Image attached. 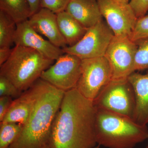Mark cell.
I'll return each instance as SVG.
<instances>
[{
    "instance_id": "1",
    "label": "cell",
    "mask_w": 148,
    "mask_h": 148,
    "mask_svg": "<svg viewBox=\"0 0 148 148\" xmlns=\"http://www.w3.org/2000/svg\"><path fill=\"white\" fill-rule=\"evenodd\" d=\"M93 101L76 88L64 93L53 120L48 145L51 148H93L97 144Z\"/></svg>"
},
{
    "instance_id": "2",
    "label": "cell",
    "mask_w": 148,
    "mask_h": 148,
    "mask_svg": "<svg viewBox=\"0 0 148 148\" xmlns=\"http://www.w3.org/2000/svg\"><path fill=\"white\" fill-rule=\"evenodd\" d=\"M36 100L20 135L8 148H40L48 145L65 92L39 79Z\"/></svg>"
},
{
    "instance_id": "3",
    "label": "cell",
    "mask_w": 148,
    "mask_h": 148,
    "mask_svg": "<svg viewBox=\"0 0 148 148\" xmlns=\"http://www.w3.org/2000/svg\"><path fill=\"white\" fill-rule=\"evenodd\" d=\"M95 135L99 145L108 148H133L148 139L147 125L132 118L95 108Z\"/></svg>"
},
{
    "instance_id": "4",
    "label": "cell",
    "mask_w": 148,
    "mask_h": 148,
    "mask_svg": "<svg viewBox=\"0 0 148 148\" xmlns=\"http://www.w3.org/2000/svg\"><path fill=\"white\" fill-rule=\"evenodd\" d=\"M54 61L34 49L15 45L8 59L0 66V75L24 92L40 78Z\"/></svg>"
},
{
    "instance_id": "5",
    "label": "cell",
    "mask_w": 148,
    "mask_h": 148,
    "mask_svg": "<svg viewBox=\"0 0 148 148\" xmlns=\"http://www.w3.org/2000/svg\"><path fill=\"white\" fill-rule=\"evenodd\" d=\"M95 108L126 116L133 119L135 92L127 79H112L93 100Z\"/></svg>"
},
{
    "instance_id": "6",
    "label": "cell",
    "mask_w": 148,
    "mask_h": 148,
    "mask_svg": "<svg viewBox=\"0 0 148 148\" xmlns=\"http://www.w3.org/2000/svg\"><path fill=\"white\" fill-rule=\"evenodd\" d=\"M112 79V70L105 56L83 59L76 88L83 96L93 101Z\"/></svg>"
},
{
    "instance_id": "7",
    "label": "cell",
    "mask_w": 148,
    "mask_h": 148,
    "mask_svg": "<svg viewBox=\"0 0 148 148\" xmlns=\"http://www.w3.org/2000/svg\"><path fill=\"white\" fill-rule=\"evenodd\" d=\"M114 36L106 21L102 20L88 29L75 45L62 49L64 53L76 56L81 60L104 57Z\"/></svg>"
},
{
    "instance_id": "8",
    "label": "cell",
    "mask_w": 148,
    "mask_h": 148,
    "mask_svg": "<svg viewBox=\"0 0 148 148\" xmlns=\"http://www.w3.org/2000/svg\"><path fill=\"white\" fill-rule=\"evenodd\" d=\"M82 60L76 56L64 53L44 71L40 78L64 92L76 88L81 73Z\"/></svg>"
},
{
    "instance_id": "9",
    "label": "cell",
    "mask_w": 148,
    "mask_h": 148,
    "mask_svg": "<svg viewBox=\"0 0 148 148\" xmlns=\"http://www.w3.org/2000/svg\"><path fill=\"white\" fill-rule=\"evenodd\" d=\"M137 49L136 43L129 37L114 36L105 56L110 66L112 79H126L135 72Z\"/></svg>"
},
{
    "instance_id": "10",
    "label": "cell",
    "mask_w": 148,
    "mask_h": 148,
    "mask_svg": "<svg viewBox=\"0 0 148 148\" xmlns=\"http://www.w3.org/2000/svg\"><path fill=\"white\" fill-rule=\"evenodd\" d=\"M103 17L115 36L129 37L138 18L128 4L114 0H97Z\"/></svg>"
},
{
    "instance_id": "11",
    "label": "cell",
    "mask_w": 148,
    "mask_h": 148,
    "mask_svg": "<svg viewBox=\"0 0 148 148\" xmlns=\"http://www.w3.org/2000/svg\"><path fill=\"white\" fill-rule=\"evenodd\" d=\"M14 44L15 45L34 49L53 61H56L64 53L62 49L56 46L48 40L45 39L37 33L28 20L16 24Z\"/></svg>"
},
{
    "instance_id": "12",
    "label": "cell",
    "mask_w": 148,
    "mask_h": 148,
    "mask_svg": "<svg viewBox=\"0 0 148 148\" xmlns=\"http://www.w3.org/2000/svg\"><path fill=\"white\" fill-rule=\"evenodd\" d=\"M28 20L37 33L46 37L56 46L61 49L67 47L66 40L59 30L56 14L47 9L41 8Z\"/></svg>"
},
{
    "instance_id": "13",
    "label": "cell",
    "mask_w": 148,
    "mask_h": 148,
    "mask_svg": "<svg viewBox=\"0 0 148 148\" xmlns=\"http://www.w3.org/2000/svg\"><path fill=\"white\" fill-rule=\"evenodd\" d=\"M38 80L29 89L24 91L19 97L13 100L7 113L1 122L15 123L23 126L26 124L38 92Z\"/></svg>"
},
{
    "instance_id": "14",
    "label": "cell",
    "mask_w": 148,
    "mask_h": 148,
    "mask_svg": "<svg viewBox=\"0 0 148 148\" xmlns=\"http://www.w3.org/2000/svg\"><path fill=\"white\" fill-rule=\"evenodd\" d=\"M132 85L135 97L133 119L138 124H148V71L145 74L134 72L127 78Z\"/></svg>"
},
{
    "instance_id": "15",
    "label": "cell",
    "mask_w": 148,
    "mask_h": 148,
    "mask_svg": "<svg viewBox=\"0 0 148 148\" xmlns=\"http://www.w3.org/2000/svg\"><path fill=\"white\" fill-rule=\"evenodd\" d=\"M65 11L87 29L103 20L97 0H71Z\"/></svg>"
},
{
    "instance_id": "16",
    "label": "cell",
    "mask_w": 148,
    "mask_h": 148,
    "mask_svg": "<svg viewBox=\"0 0 148 148\" xmlns=\"http://www.w3.org/2000/svg\"><path fill=\"white\" fill-rule=\"evenodd\" d=\"M57 22L61 34L67 46L75 45L82 38L87 29L66 11L56 14Z\"/></svg>"
},
{
    "instance_id": "17",
    "label": "cell",
    "mask_w": 148,
    "mask_h": 148,
    "mask_svg": "<svg viewBox=\"0 0 148 148\" xmlns=\"http://www.w3.org/2000/svg\"><path fill=\"white\" fill-rule=\"evenodd\" d=\"M0 10L10 16L16 24L27 21L32 15L27 0H0Z\"/></svg>"
},
{
    "instance_id": "18",
    "label": "cell",
    "mask_w": 148,
    "mask_h": 148,
    "mask_svg": "<svg viewBox=\"0 0 148 148\" xmlns=\"http://www.w3.org/2000/svg\"><path fill=\"white\" fill-rule=\"evenodd\" d=\"M16 24L2 11L0 10V47H11L14 44Z\"/></svg>"
},
{
    "instance_id": "19",
    "label": "cell",
    "mask_w": 148,
    "mask_h": 148,
    "mask_svg": "<svg viewBox=\"0 0 148 148\" xmlns=\"http://www.w3.org/2000/svg\"><path fill=\"white\" fill-rule=\"evenodd\" d=\"M23 125L12 122L0 123V148H8L20 135Z\"/></svg>"
},
{
    "instance_id": "20",
    "label": "cell",
    "mask_w": 148,
    "mask_h": 148,
    "mask_svg": "<svg viewBox=\"0 0 148 148\" xmlns=\"http://www.w3.org/2000/svg\"><path fill=\"white\" fill-rule=\"evenodd\" d=\"M137 49L135 59V71L148 69V37L135 42Z\"/></svg>"
},
{
    "instance_id": "21",
    "label": "cell",
    "mask_w": 148,
    "mask_h": 148,
    "mask_svg": "<svg viewBox=\"0 0 148 148\" xmlns=\"http://www.w3.org/2000/svg\"><path fill=\"white\" fill-rule=\"evenodd\" d=\"M148 37V15L137 19L129 38L134 42Z\"/></svg>"
},
{
    "instance_id": "22",
    "label": "cell",
    "mask_w": 148,
    "mask_h": 148,
    "mask_svg": "<svg viewBox=\"0 0 148 148\" xmlns=\"http://www.w3.org/2000/svg\"><path fill=\"white\" fill-rule=\"evenodd\" d=\"M23 92L5 77L0 75V97L9 96L16 99Z\"/></svg>"
},
{
    "instance_id": "23",
    "label": "cell",
    "mask_w": 148,
    "mask_h": 148,
    "mask_svg": "<svg viewBox=\"0 0 148 148\" xmlns=\"http://www.w3.org/2000/svg\"><path fill=\"white\" fill-rule=\"evenodd\" d=\"M71 0H40L41 8L47 9L55 14L66 10Z\"/></svg>"
},
{
    "instance_id": "24",
    "label": "cell",
    "mask_w": 148,
    "mask_h": 148,
    "mask_svg": "<svg viewBox=\"0 0 148 148\" xmlns=\"http://www.w3.org/2000/svg\"><path fill=\"white\" fill-rule=\"evenodd\" d=\"M129 5L138 18L145 15L148 11V0H130Z\"/></svg>"
},
{
    "instance_id": "25",
    "label": "cell",
    "mask_w": 148,
    "mask_h": 148,
    "mask_svg": "<svg viewBox=\"0 0 148 148\" xmlns=\"http://www.w3.org/2000/svg\"><path fill=\"white\" fill-rule=\"evenodd\" d=\"M9 96L0 97V122H2L7 113L13 101Z\"/></svg>"
},
{
    "instance_id": "26",
    "label": "cell",
    "mask_w": 148,
    "mask_h": 148,
    "mask_svg": "<svg viewBox=\"0 0 148 148\" xmlns=\"http://www.w3.org/2000/svg\"><path fill=\"white\" fill-rule=\"evenodd\" d=\"M13 48L10 47H0V66L3 64L9 58Z\"/></svg>"
},
{
    "instance_id": "27",
    "label": "cell",
    "mask_w": 148,
    "mask_h": 148,
    "mask_svg": "<svg viewBox=\"0 0 148 148\" xmlns=\"http://www.w3.org/2000/svg\"><path fill=\"white\" fill-rule=\"evenodd\" d=\"M27 1L30 7L32 15L41 8L40 0H27Z\"/></svg>"
},
{
    "instance_id": "28",
    "label": "cell",
    "mask_w": 148,
    "mask_h": 148,
    "mask_svg": "<svg viewBox=\"0 0 148 148\" xmlns=\"http://www.w3.org/2000/svg\"><path fill=\"white\" fill-rule=\"evenodd\" d=\"M118 2L122 3L128 4L129 3L130 0H114Z\"/></svg>"
},
{
    "instance_id": "29",
    "label": "cell",
    "mask_w": 148,
    "mask_h": 148,
    "mask_svg": "<svg viewBox=\"0 0 148 148\" xmlns=\"http://www.w3.org/2000/svg\"><path fill=\"white\" fill-rule=\"evenodd\" d=\"M40 148H51V147H50L49 145L48 144V145H45L42 146V147H41Z\"/></svg>"
},
{
    "instance_id": "30",
    "label": "cell",
    "mask_w": 148,
    "mask_h": 148,
    "mask_svg": "<svg viewBox=\"0 0 148 148\" xmlns=\"http://www.w3.org/2000/svg\"><path fill=\"white\" fill-rule=\"evenodd\" d=\"M99 147H100V145H98V146H95V147H94L93 148H99Z\"/></svg>"
},
{
    "instance_id": "31",
    "label": "cell",
    "mask_w": 148,
    "mask_h": 148,
    "mask_svg": "<svg viewBox=\"0 0 148 148\" xmlns=\"http://www.w3.org/2000/svg\"><path fill=\"white\" fill-rule=\"evenodd\" d=\"M146 148H148V144L147 145V147H146Z\"/></svg>"
}]
</instances>
